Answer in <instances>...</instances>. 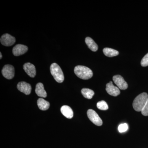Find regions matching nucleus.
<instances>
[{
	"label": "nucleus",
	"mask_w": 148,
	"mask_h": 148,
	"mask_svg": "<svg viewBox=\"0 0 148 148\" xmlns=\"http://www.w3.org/2000/svg\"><path fill=\"white\" fill-rule=\"evenodd\" d=\"M74 72L77 76L83 79H89L93 75L92 71L89 68L84 66H76L74 69Z\"/></svg>",
	"instance_id": "f257e3e1"
},
{
	"label": "nucleus",
	"mask_w": 148,
	"mask_h": 148,
	"mask_svg": "<svg viewBox=\"0 0 148 148\" xmlns=\"http://www.w3.org/2000/svg\"><path fill=\"white\" fill-rule=\"evenodd\" d=\"M97 107L98 109L101 110H106L108 109V106L105 101H101L97 104Z\"/></svg>",
	"instance_id": "a211bd4d"
},
{
	"label": "nucleus",
	"mask_w": 148,
	"mask_h": 148,
	"mask_svg": "<svg viewBox=\"0 0 148 148\" xmlns=\"http://www.w3.org/2000/svg\"><path fill=\"white\" fill-rule=\"evenodd\" d=\"M141 66L146 67L148 66V53L143 57L141 62Z\"/></svg>",
	"instance_id": "aec40b11"
},
{
	"label": "nucleus",
	"mask_w": 148,
	"mask_h": 148,
	"mask_svg": "<svg viewBox=\"0 0 148 148\" xmlns=\"http://www.w3.org/2000/svg\"><path fill=\"white\" fill-rule=\"evenodd\" d=\"M106 90L109 95L115 97L119 95L120 93L119 88L114 86L111 81L106 84Z\"/></svg>",
	"instance_id": "1a4fd4ad"
},
{
	"label": "nucleus",
	"mask_w": 148,
	"mask_h": 148,
	"mask_svg": "<svg viewBox=\"0 0 148 148\" xmlns=\"http://www.w3.org/2000/svg\"><path fill=\"white\" fill-rule=\"evenodd\" d=\"M113 80L120 89L125 90L128 87L127 82L125 81L123 78L120 75L114 76L113 77Z\"/></svg>",
	"instance_id": "0eeeda50"
},
{
	"label": "nucleus",
	"mask_w": 148,
	"mask_h": 148,
	"mask_svg": "<svg viewBox=\"0 0 148 148\" xmlns=\"http://www.w3.org/2000/svg\"><path fill=\"white\" fill-rule=\"evenodd\" d=\"M50 72L55 80L58 83L64 82V73L61 68L56 63H53L50 66Z\"/></svg>",
	"instance_id": "7ed1b4c3"
},
{
	"label": "nucleus",
	"mask_w": 148,
	"mask_h": 148,
	"mask_svg": "<svg viewBox=\"0 0 148 148\" xmlns=\"http://www.w3.org/2000/svg\"><path fill=\"white\" fill-rule=\"evenodd\" d=\"M17 88L19 91L27 95H29L32 92V88L31 85L25 82L18 83Z\"/></svg>",
	"instance_id": "6e6552de"
},
{
	"label": "nucleus",
	"mask_w": 148,
	"mask_h": 148,
	"mask_svg": "<svg viewBox=\"0 0 148 148\" xmlns=\"http://www.w3.org/2000/svg\"><path fill=\"white\" fill-rule=\"evenodd\" d=\"M37 105L40 110L45 111L49 108L50 104L48 101L42 98H40L37 101Z\"/></svg>",
	"instance_id": "2eb2a0df"
},
{
	"label": "nucleus",
	"mask_w": 148,
	"mask_h": 148,
	"mask_svg": "<svg viewBox=\"0 0 148 148\" xmlns=\"http://www.w3.org/2000/svg\"><path fill=\"white\" fill-rule=\"evenodd\" d=\"M36 93L38 96L41 98H46L47 96V94L44 87L43 84L41 83H38L36 85Z\"/></svg>",
	"instance_id": "f8f14e48"
},
{
	"label": "nucleus",
	"mask_w": 148,
	"mask_h": 148,
	"mask_svg": "<svg viewBox=\"0 0 148 148\" xmlns=\"http://www.w3.org/2000/svg\"><path fill=\"white\" fill-rule=\"evenodd\" d=\"M103 52L106 56L109 57H114L119 54L118 51L110 48H105L103 49Z\"/></svg>",
	"instance_id": "dca6fc26"
},
{
	"label": "nucleus",
	"mask_w": 148,
	"mask_h": 148,
	"mask_svg": "<svg viewBox=\"0 0 148 148\" xmlns=\"http://www.w3.org/2000/svg\"><path fill=\"white\" fill-rule=\"evenodd\" d=\"M61 112L68 119H72L73 116V110L69 106H62L61 109Z\"/></svg>",
	"instance_id": "ddd939ff"
},
{
	"label": "nucleus",
	"mask_w": 148,
	"mask_h": 148,
	"mask_svg": "<svg viewBox=\"0 0 148 148\" xmlns=\"http://www.w3.org/2000/svg\"><path fill=\"white\" fill-rule=\"evenodd\" d=\"M1 43L5 46H11L15 43L16 40L14 37L9 34H4L2 36L0 39Z\"/></svg>",
	"instance_id": "423d86ee"
},
{
	"label": "nucleus",
	"mask_w": 148,
	"mask_h": 148,
	"mask_svg": "<svg viewBox=\"0 0 148 148\" xmlns=\"http://www.w3.org/2000/svg\"><path fill=\"white\" fill-rule=\"evenodd\" d=\"M14 67L9 64L5 65L2 70L3 75L8 79L13 78L14 76Z\"/></svg>",
	"instance_id": "39448f33"
},
{
	"label": "nucleus",
	"mask_w": 148,
	"mask_h": 148,
	"mask_svg": "<svg viewBox=\"0 0 148 148\" xmlns=\"http://www.w3.org/2000/svg\"><path fill=\"white\" fill-rule=\"evenodd\" d=\"M142 114L143 115L145 116H148V99L146 103L145 106L144 107V108L142 111Z\"/></svg>",
	"instance_id": "412c9836"
},
{
	"label": "nucleus",
	"mask_w": 148,
	"mask_h": 148,
	"mask_svg": "<svg viewBox=\"0 0 148 148\" xmlns=\"http://www.w3.org/2000/svg\"><path fill=\"white\" fill-rule=\"evenodd\" d=\"M0 55H1V57H0V58L1 59L2 58V53H0Z\"/></svg>",
	"instance_id": "4be33fe9"
},
{
	"label": "nucleus",
	"mask_w": 148,
	"mask_h": 148,
	"mask_svg": "<svg viewBox=\"0 0 148 148\" xmlns=\"http://www.w3.org/2000/svg\"><path fill=\"white\" fill-rule=\"evenodd\" d=\"M128 128V126L127 123H122L119 126L118 130L120 132L122 133L127 131Z\"/></svg>",
	"instance_id": "6ab92c4d"
},
{
	"label": "nucleus",
	"mask_w": 148,
	"mask_h": 148,
	"mask_svg": "<svg viewBox=\"0 0 148 148\" xmlns=\"http://www.w3.org/2000/svg\"><path fill=\"white\" fill-rule=\"evenodd\" d=\"M28 47L27 46L18 44L15 45L12 49V53L15 56L22 55L28 51Z\"/></svg>",
	"instance_id": "9d476101"
},
{
	"label": "nucleus",
	"mask_w": 148,
	"mask_h": 148,
	"mask_svg": "<svg viewBox=\"0 0 148 148\" xmlns=\"http://www.w3.org/2000/svg\"><path fill=\"white\" fill-rule=\"evenodd\" d=\"M148 99V95L146 92L141 93L136 97L132 104L133 108L137 112H142L145 106Z\"/></svg>",
	"instance_id": "f03ea898"
},
{
	"label": "nucleus",
	"mask_w": 148,
	"mask_h": 148,
	"mask_svg": "<svg viewBox=\"0 0 148 148\" xmlns=\"http://www.w3.org/2000/svg\"><path fill=\"white\" fill-rule=\"evenodd\" d=\"M87 116L92 123L97 126H101L103 124V121L98 114L93 110H88L87 112Z\"/></svg>",
	"instance_id": "20e7f679"
},
{
	"label": "nucleus",
	"mask_w": 148,
	"mask_h": 148,
	"mask_svg": "<svg viewBox=\"0 0 148 148\" xmlns=\"http://www.w3.org/2000/svg\"><path fill=\"white\" fill-rule=\"evenodd\" d=\"M85 42L88 48L92 51H96L98 49V46L94 40L90 37H86Z\"/></svg>",
	"instance_id": "4468645a"
},
{
	"label": "nucleus",
	"mask_w": 148,
	"mask_h": 148,
	"mask_svg": "<svg viewBox=\"0 0 148 148\" xmlns=\"http://www.w3.org/2000/svg\"><path fill=\"white\" fill-rule=\"evenodd\" d=\"M81 92L84 97L88 99H91L95 94L93 90L87 88H83Z\"/></svg>",
	"instance_id": "f3484780"
},
{
	"label": "nucleus",
	"mask_w": 148,
	"mask_h": 148,
	"mask_svg": "<svg viewBox=\"0 0 148 148\" xmlns=\"http://www.w3.org/2000/svg\"><path fill=\"white\" fill-rule=\"evenodd\" d=\"M23 69L27 75L31 77H34L36 75V69L35 66L30 63H26L23 66Z\"/></svg>",
	"instance_id": "9b49d317"
}]
</instances>
